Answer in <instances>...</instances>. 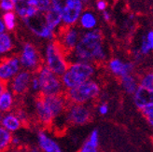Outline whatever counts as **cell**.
<instances>
[{
    "label": "cell",
    "instance_id": "obj_1",
    "mask_svg": "<svg viewBox=\"0 0 153 152\" xmlns=\"http://www.w3.org/2000/svg\"><path fill=\"white\" fill-rule=\"evenodd\" d=\"M66 58L68 63L81 62L95 65L105 64L108 60V50L101 30L96 28L82 32L78 44L67 53Z\"/></svg>",
    "mask_w": 153,
    "mask_h": 152
},
{
    "label": "cell",
    "instance_id": "obj_2",
    "mask_svg": "<svg viewBox=\"0 0 153 152\" xmlns=\"http://www.w3.org/2000/svg\"><path fill=\"white\" fill-rule=\"evenodd\" d=\"M97 73V65L90 63L75 62L69 63L65 72L61 76L65 92L80 85L81 83L95 78Z\"/></svg>",
    "mask_w": 153,
    "mask_h": 152
},
{
    "label": "cell",
    "instance_id": "obj_3",
    "mask_svg": "<svg viewBox=\"0 0 153 152\" xmlns=\"http://www.w3.org/2000/svg\"><path fill=\"white\" fill-rule=\"evenodd\" d=\"M64 94L69 104L91 105L100 98L102 87L96 79H93L65 90Z\"/></svg>",
    "mask_w": 153,
    "mask_h": 152
},
{
    "label": "cell",
    "instance_id": "obj_4",
    "mask_svg": "<svg viewBox=\"0 0 153 152\" xmlns=\"http://www.w3.org/2000/svg\"><path fill=\"white\" fill-rule=\"evenodd\" d=\"M41 54L43 65L48 67L51 72L59 77L67 69L69 63L66 58V53L56 40L46 43Z\"/></svg>",
    "mask_w": 153,
    "mask_h": 152
},
{
    "label": "cell",
    "instance_id": "obj_5",
    "mask_svg": "<svg viewBox=\"0 0 153 152\" xmlns=\"http://www.w3.org/2000/svg\"><path fill=\"white\" fill-rule=\"evenodd\" d=\"M51 7L61 15L63 26L76 25L85 7L80 0H51Z\"/></svg>",
    "mask_w": 153,
    "mask_h": 152
},
{
    "label": "cell",
    "instance_id": "obj_6",
    "mask_svg": "<svg viewBox=\"0 0 153 152\" xmlns=\"http://www.w3.org/2000/svg\"><path fill=\"white\" fill-rule=\"evenodd\" d=\"M35 75L39 82V95L52 96L65 93L60 77L51 72L48 67L42 65Z\"/></svg>",
    "mask_w": 153,
    "mask_h": 152
},
{
    "label": "cell",
    "instance_id": "obj_7",
    "mask_svg": "<svg viewBox=\"0 0 153 152\" xmlns=\"http://www.w3.org/2000/svg\"><path fill=\"white\" fill-rule=\"evenodd\" d=\"M18 58L22 69L35 74L43 65L42 54L36 45L31 41L22 42Z\"/></svg>",
    "mask_w": 153,
    "mask_h": 152
},
{
    "label": "cell",
    "instance_id": "obj_8",
    "mask_svg": "<svg viewBox=\"0 0 153 152\" xmlns=\"http://www.w3.org/2000/svg\"><path fill=\"white\" fill-rule=\"evenodd\" d=\"M93 115L91 105L68 104L63 118L65 122L70 126H83L90 122Z\"/></svg>",
    "mask_w": 153,
    "mask_h": 152
},
{
    "label": "cell",
    "instance_id": "obj_9",
    "mask_svg": "<svg viewBox=\"0 0 153 152\" xmlns=\"http://www.w3.org/2000/svg\"><path fill=\"white\" fill-rule=\"evenodd\" d=\"M22 22H24L26 28L36 37H37L38 39L45 40L47 42L55 40L56 33L51 31V30L46 25L43 14L39 13L31 19H27Z\"/></svg>",
    "mask_w": 153,
    "mask_h": 152
},
{
    "label": "cell",
    "instance_id": "obj_10",
    "mask_svg": "<svg viewBox=\"0 0 153 152\" xmlns=\"http://www.w3.org/2000/svg\"><path fill=\"white\" fill-rule=\"evenodd\" d=\"M82 31L78 25L63 26L56 34L55 40L66 53H69L78 44Z\"/></svg>",
    "mask_w": 153,
    "mask_h": 152
},
{
    "label": "cell",
    "instance_id": "obj_11",
    "mask_svg": "<svg viewBox=\"0 0 153 152\" xmlns=\"http://www.w3.org/2000/svg\"><path fill=\"white\" fill-rule=\"evenodd\" d=\"M22 70L18 55H11L0 58V81L7 84Z\"/></svg>",
    "mask_w": 153,
    "mask_h": 152
},
{
    "label": "cell",
    "instance_id": "obj_12",
    "mask_svg": "<svg viewBox=\"0 0 153 152\" xmlns=\"http://www.w3.org/2000/svg\"><path fill=\"white\" fill-rule=\"evenodd\" d=\"M33 73L22 69L15 77L7 83V87L16 97H22L30 90Z\"/></svg>",
    "mask_w": 153,
    "mask_h": 152
},
{
    "label": "cell",
    "instance_id": "obj_13",
    "mask_svg": "<svg viewBox=\"0 0 153 152\" xmlns=\"http://www.w3.org/2000/svg\"><path fill=\"white\" fill-rule=\"evenodd\" d=\"M106 66L109 73L119 79L127 75L134 74L135 71V64L133 61H124L119 57L108 59L106 61Z\"/></svg>",
    "mask_w": 153,
    "mask_h": 152
},
{
    "label": "cell",
    "instance_id": "obj_14",
    "mask_svg": "<svg viewBox=\"0 0 153 152\" xmlns=\"http://www.w3.org/2000/svg\"><path fill=\"white\" fill-rule=\"evenodd\" d=\"M34 112L37 122L43 127L47 128L53 125V123H54V118L52 117L51 111L47 108V105H45L42 99V96L39 94L36 96L35 100Z\"/></svg>",
    "mask_w": 153,
    "mask_h": 152
},
{
    "label": "cell",
    "instance_id": "obj_15",
    "mask_svg": "<svg viewBox=\"0 0 153 152\" xmlns=\"http://www.w3.org/2000/svg\"><path fill=\"white\" fill-rule=\"evenodd\" d=\"M36 147L41 152H64L60 144L45 130H39L37 132Z\"/></svg>",
    "mask_w": 153,
    "mask_h": 152
},
{
    "label": "cell",
    "instance_id": "obj_16",
    "mask_svg": "<svg viewBox=\"0 0 153 152\" xmlns=\"http://www.w3.org/2000/svg\"><path fill=\"white\" fill-rule=\"evenodd\" d=\"M99 24L96 13L91 9H84L76 22V25L82 32L96 29Z\"/></svg>",
    "mask_w": 153,
    "mask_h": 152
},
{
    "label": "cell",
    "instance_id": "obj_17",
    "mask_svg": "<svg viewBox=\"0 0 153 152\" xmlns=\"http://www.w3.org/2000/svg\"><path fill=\"white\" fill-rule=\"evenodd\" d=\"M0 125L3 128H5L7 131H9L10 133L13 134L14 133L18 132L21 128H22L24 123L22 122V120L20 119L18 115L13 110L9 113L3 114Z\"/></svg>",
    "mask_w": 153,
    "mask_h": 152
},
{
    "label": "cell",
    "instance_id": "obj_18",
    "mask_svg": "<svg viewBox=\"0 0 153 152\" xmlns=\"http://www.w3.org/2000/svg\"><path fill=\"white\" fill-rule=\"evenodd\" d=\"M14 12L22 21L31 19L39 14L36 9L27 4L26 0H16L14 2Z\"/></svg>",
    "mask_w": 153,
    "mask_h": 152
},
{
    "label": "cell",
    "instance_id": "obj_19",
    "mask_svg": "<svg viewBox=\"0 0 153 152\" xmlns=\"http://www.w3.org/2000/svg\"><path fill=\"white\" fill-rule=\"evenodd\" d=\"M16 43L11 33L3 32L0 34V58L13 54Z\"/></svg>",
    "mask_w": 153,
    "mask_h": 152
},
{
    "label": "cell",
    "instance_id": "obj_20",
    "mask_svg": "<svg viewBox=\"0 0 153 152\" xmlns=\"http://www.w3.org/2000/svg\"><path fill=\"white\" fill-rule=\"evenodd\" d=\"M43 17L46 25L54 33L57 34L59 30L63 27V22H62V19H61L60 13L55 9H53L52 7H51L43 14Z\"/></svg>",
    "mask_w": 153,
    "mask_h": 152
},
{
    "label": "cell",
    "instance_id": "obj_21",
    "mask_svg": "<svg viewBox=\"0 0 153 152\" xmlns=\"http://www.w3.org/2000/svg\"><path fill=\"white\" fill-rule=\"evenodd\" d=\"M16 96H15L7 87L0 95V113L6 114L13 111L16 106Z\"/></svg>",
    "mask_w": 153,
    "mask_h": 152
},
{
    "label": "cell",
    "instance_id": "obj_22",
    "mask_svg": "<svg viewBox=\"0 0 153 152\" xmlns=\"http://www.w3.org/2000/svg\"><path fill=\"white\" fill-rule=\"evenodd\" d=\"M132 96L134 104L138 110H140L146 105L153 103V92H149L141 87L137 88L135 93Z\"/></svg>",
    "mask_w": 153,
    "mask_h": 152
},
{
    "label": "cell",
    "instance_id": "obj_23",
    "mask_svg": "<svg viewBox=\"0 0 153 152\" xmlns=\"http://www.w3.org/2000/svg\"><path fill=\"white\" fill-rule=\"evenodd\" d=\"M120 84L125 93L129 95H133L135 93L137 88L139 87L138 77L134 74L127 75L125 77H122L120 79Z\"/></svg>",
    "mask_w": 153,
    "mask_h": 152
},
{
    "label": "cell",
    "instance_id": "obj_24",
    "mask_svg": "<svg viewBox=\"0 0 153 152\" xmlns=\"http://www.w3.org/2000/svg\"><path fill=\"white\" fill-rule=\"evenodd\" d=\"M137 50H139L144 58L149 56L153 50V31L151 29L141 36L139 48Z\"/></svg>",
    "mask_w": 153,
    "mask_h": 152
},
{
    "label": "cell",
    "instance_id": "obj_25",
    "mask_svg": "<svg viewBox=\"0 0 153 152\" xmlns=\"http://www.w3.org/2000/svg\"><path fill=\"white\" fill-rule=\"evenodd\" d=\"M2 20L6 27V31L7 32H13L15 31V29L17 28L18 24V17L16 13L14 11H9V12H4L2 15Z\"/></svg>",
    "mask_w": 153,
    "mask_h": 152
},
{
    "label": "cell",
    "instance_id": "obj_26",
    "mask_svg": "<svg viewBox=\"0 0 153 152\" xmlns=\"http://www.w3.org/2000/svg\"><path fill=\"white\" fill-rule=\"evenodd\" d=\"M12 133L0 125V152H7L11 148Z\"/></svg>",
    "mask_w": 153,
    "mask_h": 152
},
{
    "label": "cell",
    "instance_id": "obj_27",
    "mask_svg": "<svg viewBox=\"0 0 153 152\" xmlns=\"http://www.w3.org/2000/svg\"><path fill=\"white\" fill-rule=\"evenodd\" d=\"M138 85L145 90L153 92V73L148 71L138 77Z\"/></svg>",
    "mask_w": 153,
    "mask_h": 152
},
{
    "label": "cell",
    "instance_id": "obj_28",
    "mask_svg": "<svg viewBox=\"0 0 153 152\" xmlns=\"http://www.w3.org/2000/svg\"><path fill=\"white\" fill-rule=\"evenodd\" d=\"M26 2L41 14H44L51 7V0H26Z\"/></svg>",
    "mask_w": 153,
    "mask_h": 152
},
{
    "label": "cell",
    "instance_id": "obj_29",
    "mask_svg": "<svg viewBox=\"0 0 153 152\" xmlns=\"http://www.w3.org/2000/svg\"><path fill=\"white\" fill-rule=\"evenodd\" d=\"M140 112L143 117L146 119L148 123L152 127L153 126V103H149L140 109Z\"/></svg>",
    "mask_w": 153,
    "mask_h": 152
},
{
    "label": "cell",
    "instance_id": "obj_30",
    "mask_svg": "<svg viewBox=\"0 0 153 152\" xmlns=\"http://www.w3.org/2000/svg\"><path fill=\"white\" fill-rule=\"evenodd\" d=\"M78 152H100L99 151V145H95V144L91 143L88 139L84 141L82 146L79 148Z\"/></svg>",
    "mask_w": 153,
    "mask_h": 152
},
{
    "label": "cell",
    "instance_id": "obj_31",
    "mask_svg": "<svg viewBox=\"0 0 153 152\" xmlns=\"http://www.w3.org/2000/svg\"><path fill=\"white\" fill-rule=\"evenodd\" d=\"M0 10L3 13L14 11V3L11 0H0Z\"/></svg>",
    "mask_w": 153,
    "mask_h": 152
},
{
    "label": "cell",
    "instance_id": "obj_32",
    "mask_svg": "<svg viewBox=\"0 0 153 152\" xmlns=\"http://www.w3.org/2000/svg\"><path fill=\"white\" fill-rule=\"evenodd\" d=\"M97 113L100 116L104 117L109 113V105L105 101H101L97 105Z\"/></svg>",
    "mask_w": 153,
    "mask_h": 152
},
{
    "label": "cell",
    "instance_id": "obj_33",
    "mask_svg": "<svg viewBox=\"0 0 153 152\" xmlns=\"http://www.w3.org/2000/svg\"><path fill=\"white\" fill-rule=\"evenodd\" d=\"M30 90H32V93L35 94H39V82L35 74L33 75L31 82H30Z\"/></svg>",
    "mask_w": 153,
    "mask_h": 152
},
{
    "label": "cell",
    "instance_id": "obj_34",
    "mask_svg": "<svg viewBox=\"0 0 153 152\" xmlns=\"http://www.w3.org/2000/svg\"><path fill=\"white\" fill-rule=\"evenodd\" d=\"M95 7L98 11H105L108 9V3H106L105 0H97L95 2Z\"/></svg>",
    "mask_w": 153,
    "mask_h": 152
},
{
    "label": "cell",
    "instance_id": "obj_35",
    "mask_svg": "<svg viewBox=\"0 0 153 152\" xmlns=\"http://www.w3.org/2000/svg\"><path fill=\"white\" fill-rule=\"evenodd\" d=\"M22 140L19 136H15L12 135V139H11V148H18V147H22Z\"/></svg>",
    "mask_w": 153,
    "mask_h": 152
},
{
    "label": "cell",
    "instance_id": "obj_36",
    "mask_svg": "<svg viewBox=\"0 0 153 152\" xmlns=\"http://www.w3.org/2000/svg\"><path fill=\"white\" fill-rule=\"evenodd\" d=\"M102 18L105 22H110L111 20H112V15L108 10H106L102 12Z\"/></svg>",
    "mask_w": 153,
    "mask_h": 152
},
{
    "label": "cell",
    "instance_id": "obj_37",
    "mask_svg": "<svg viewBox=\"0 0 153 152\" xmlns=\"http://www.w3.org/2000/svg\"><path fill=\"white\" fill-rule=\"evenodd\" d=\"M7 152H27L26 146H22L18 148H10Z\"/></svg>",
    "mask_w": 153,
    "mask_h": 152
},
{
    "label": "cell",
    "instance_id": "obj_38",
    "mask_svg": "<svg viewBox=\"0 0 153 152\" xmlns=\"http://www.w3.org/2000/svg\"><path fill=\"white\" fill-rule=\"evenodd\" d=\"M27 152H41L36 146H31V147H26Z\"/></svg>",
    "mask_w": 153,
    "mask_h": 152
},
{
    "label": "cell",
    "instance_id": "obj_39",
    "mask_svg": "<svg viewBox=\"0 0 153 152\" xmlns=\"http://www.w3.org/2000/svg\"><path fill=\"white\" fill-rule=\"evenodd\" d=\"M6 31V27H5V24H4V22H3V20L2 18L0 17V34L3 33Z\"/></svg>",
    "mask_w": 153,
    "mask_h": 152
},
{
    "label": "cell",
    "instance_id": "obj_40",
    "mask_svg": "<svg viewBox=\"0 0 153 152\" xmlns=\"http://www.w3.org/2000/svg\"><path fill=\"white\" fill-rule=\"evenodd\" d=\"M7 88V84H5V83L1 82L0 81V95H1V93L4 92V90Z\"/></svg>",
    "mask_w": 153,
    "mask_h": 152
},
{
    "label": "cell",
    "instance_id": "obj_41",
    "mask_svg": "<svg viewBox=\"0 0 153 152\" xmlns=\"http://www.w3.org/2000/svg\"><path fill=\"white\" fill-rule=\"evenodd\" d=\"M80 1L82 2V4L84 5V7L89 6V5H90V3H91V0H80Z\"/></svg>",
    "mask_w": 153,
    "mask_h": 152
},
{
    "label": "cell",
    "instance_id": "obj_42",
    "mask_svg": "<svg viewBox=\"0 0 153 152\" xmlns=\"http://www.w3.org/2000/svg\"><path fill=\"white\" fill-rule=\"evenodd\" d=\"M2 117H3V114L0 113V122H1V119H2Z\"/></svg>",
    "mask_w": 153,
    "mask_h": 152
}]
</instances>
